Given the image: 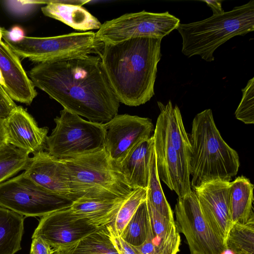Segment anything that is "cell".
Here are the masks:
<instances>
[{"label": "cell", "mask_w": 254, "mask_h": 254, "mask_svg": "<svg viewBox=\"0 0 254 254\" xmlns=\"http://www.w3.org/2000/svg\"><path fill=\"white\" fill-rule=\"evenodd\" d=\"M28 76L64 109L89 121L103 124L118 115L120 102L98 56L39 63Z\"/></svg>", "instance_id": "cell-1"}, {"label": "cell", "mask_w": 254, "mask_h": 254, "mask_svg": "<svg viewBox=\"0 0 254 254\" xmlns=\"http://www.w3.org/2000/svg\"><path fill=\"white\" fill-rule=\"evenodd\" d=\"M161 41L138 37L115 44H105L99 57L120 103L136 107L153 96Z\"/></svg>", "instance_id": "cell-2"}, {"label": "cell", "mask_w": 254, "mask_h": 254, "mask_svg": "<svg viewBox=\"0 0 254 254\" xmlns=\"http://www.w3.org/2000/svg\"><path fill=\"white\" fill-rule=\"evenodd\" d=\"M189 139L191 189L215 180L230 182L237 175L240 167L238 154L223 139L211 109L194 117Z\"/></svg>", "instance_id": "cell-3"}, {"label": "cell", "mask_w": 254, "mask_h": 254, "mask_svg": "<svg viewBox=\"0 0 254 254\" xmlns=\"http://www.w3.org/2000/svg\"><path fill=\"white\" fill-rule=\"evenodd\" d=\"M61 160L76 200L125 199L134 190L104 148Z\"/></svg>", "instance_id": "cell-4"}, {"label": "cell", "mask_w": 254, "mask_h": 254, "mask_svg": "<svg viewBox=\"0 0 254 254\" xmlns=\"http://www.w3.org/2000/svg\"><path fill=\"white\" fill-rule=\"evenodd\" d=\"M177 30L182 39L184 55L199 56L206 62H212L214 52L221 45L254 30V0L200 21L180 23Z\"/></svg>", "instance_id": "cell-5"}, {"label": "cell", "mask_w": 254, "mask_h": 254, "mask_svg": "<svg viewBox=\"0 0 254 254\" xmlns=\"http://www.w3.org/2000/svg\"><path fill=\"white\" fill-rule=\"evenodd\" d=\"M3 40L19 58L37 64L89 55L100 56L105 46L92 31L48 37L25 36L16 43Z\"/></svg>", "instance_id": "cell-6"}, {"label": "cell", "mask_w": 254, "mask_h": 254, "mask_svg": "<svg viewBox=\"0 0 254 254\" xmlns=\"http://www.w3.org/2000/svg\"><path fill=\"white\" fill-rule=\"evenodd\" d=\"M54 119L55 127L47 136L46 148L49 154L63 159L104 148L102 124L86 121L63 109Z\"/></svg>", "instance_id": "cell-7"}, {"label": "cell", "mask_w": 254, "mask_h": 254, "mask_svg": "<svg viewBox=\"0 0 254 254\" xmlns=\"http://www.w3.org/2000/svg\"><path fill=\"white\" fill-rule=\"evenodd\" d=\"M73 202L45 190L23 172L0 184V206L23 216L42 217L68 208Z\"/></svg>", "instance_id": "cell-8"}, {"label": "cell", "mask_w": 254, "mask_h": 254, "mask_svg": "<svg viewBox=\"0 0 254 254\" xmlns=\"http://www.w3.org/2000/svg\"><path fill=\"white\" fill-rule=\"evenodd\" d=\"M180 24V19L168 11L156 13L143 10L126 13L105 21L96 35L107 44H115L138 37L162 39L177 29Z\"/></svg>", "instance_id": "cell-9"}, {"label": "cell", "mask_w": 254, "mask_h": 254, "mask_svg": "<svg viewBox=\"0 0 254 254\" xmlns=\"http://www.w3.org/2000/svg\"><path fill=\"white\" fill-rule=\"evenodd\" d=\"M178 233L186 237L190 254H223L224 242L213 232L205 220L194 192L178 197L174 210Z\"/></svg>", "instance_id": "cell-10"}, {"label": "cell", "mask_w": 254, "mask_h": 254, "mask_svg": "<svg viewBox=\"0 0 254 254\" xmlns=\"http://www.w3.org/2000/svg\"><path fill=\"white\" fill-rule=\"evenodd\" d=\"M103 127L104 149L115 165L121 162L139 142L150 137L154 130L150 119L128 114H118L103 124Z\"/></svg>", "instance_id": "cell-11"}, {"label": "cell", "mask_w": 254, "mask_h": 254, "mask_svg": "<svg viewBox=\"0 0 254 254\" xmlns=\"http://www.w3.org/2000/svg\"><path fill=\"white\" fill-rule=\"evenodd\" d=\"M101 226L69 207L41 217L32 238L40 237L56 249L75 243Z\"/></svg>", "instance_id": "cell-12"}, {"label": "cell", "mask_w": 254, "mask_h": 254, "mask_svg": "<svg viewBox=\"0 0 254 254\" xmlns=\"http://www.w3.org/2000/svg\"><path fill=\"white\" fill-rule=\"evenodd\" d=\"M152 136L160 180L174 191L178 197L190 193L192 191L190 175L185 170L159 117Z\"/></svg>", "instance_id": "cell-13"}, {"label": "cell", "mask_w": 254, "mask_h": 254, "mask_svg": "<svg viewBox=\"0 0 254 254\" xmlns=\"http://www.w3.org/2000/svg\"><path fill=\"white\" fill-rule=\"evenodd\" d=\"M230 182L215 180L191 189L205 220L224 244L232 224L229 208Z\"/></svg>", "instance_id": "cell-14"}, {"label": "cell", "mask_w": 254, "mask_h": 254, "mask_svg": "<svg viewBox=\"0 0 254 254\" xmlns=\"http://www.w3.org/2000/svg\"><path fill=\"white\" fill-rule=\"evenodd\" d=\"M24 175L38 186L52 193L76 200L72 195L67 174L60 159L48 152L40 151L33 154L23 172Z\"/></svg>", "instance_id": "cell-15"}, {"label": "cell", "mask_w": 254, "mask_h": 254, "mask_svg": "<svg viewBox=\"0 0 254 254\" xmlns=\"http://www.w3.org/2000/svg\"><path fill=\"white\" fill-rule=\"evenodd\" d=\"M7 143L28 154L44 150L49 128L40 127L22 106H16L4 119Z\"/></svg>", "instance_id": "cell-16"}, {"label": "cell", "mask_w": 254, "mask_h": 254, "mask_svg": "<svg viewBox=\"0 0 254 254\" xmlns=\"http://www.w3.org/2000/svg\"><path fill=\"white\" fill-rule=\"evenodd\" d=\"M0 69L5 91L13 100L30 105L36 97L35 86L23 68L19 57L4 41L0 43Z\"/></svg>", "instance_id": "cell-17"}, {"label": "cell", "mask_w": 254, "mask_h": 254, "mask_svg": "<svg viewBox=\"0 0 254 254\" xmlns=\"http://www.w3.org/2000/svg\"><path fill=\"white\" fill-rule=\"evenodd\" d=\"M153 147L154 140L151 136L139 142L121 162L115 165L133 189L147 188Z\"/></svg>", "instance_id": "cell-18"}, {"label": "cell", "mask_w": 254, "mask_h": 254, "mask_svg": "<svg viewBox=\"0 0 254 254\" xmlns=\"http://www.w3.org/2000/svg\"><path fill=\"white\" fill-rule=\"evenodd\" d=\"M161 119L173 146L177 151L185 170L190 174L189 162L191 147L189 136L184 127L178 106H173L171 100L164 105L157 102Z\"/></svg>", "instance_id": "cell-19"}, {"label": "cell", "mask_w": 254, "mask_h": 254, "mask_svg": "<svg viewBox=\"0 0 254 254\" xmlns=\"http://www.w3.org/2000/svg\"><path fill=\"white\" fill-rule=\"evenodd\" d=\"M46 5L41 8L46 16L55 19L80 31L99 30L101 23L94 16L83 7L65 4L63 0H42Z\"/></svg>", "instance_id": "cell-20"}, {"label": "cell", "mask_w": 254, "mask_h": 254, "mask_svg": "<svg viewBox=\"0 0 254 254\" xmlns=\"http://www.w3.org/2000/svg\"><path fill=\"white\" fill-rule=\"evenodd\" d=\"M148 213L149 234L158 254H177L181 238L175 221L160 215L146 199Z\"/></svg>", "instance_id": "cell-21"}, {"label": "cell", "mask_w": 254, "mask_h": 254, "mask_svg": "<svg viewBox=\"0 0 254 254\" xmlns=\"http://www.w3.org/2000/svg\"><path fill=\"white\" fill-rule=\"evenodd\" d=\"M54 250V254H119L110 223L70 245Z\"/></svg>", "instance_id": "cell-22"}, {"label": "cell", "mask_w": 254, "mask_h": 254, "mask_svg": "<svg viewBox=\"0 0 254 254\" xmlns=\"http://www.w3.org/2000/svg\"><path fill=\"white\" fill-rule=\"evenodd\" d=\"M254 185L244 176L230 182L229 208L232 223H246L253 216Z\"/></svg>", "instance_id": "cell-23"}, {"label": "cell", "mask_w": 254, "mask_h": 254, "mask_svg": "<svg viewBox=\"0 0 254 254\" xmlns=\"http://www.w3.org/2000/svg\"><path fill=\"white\" fill-rule=\"evenodd\" d=\"M24 217L0 206V254H15L21 249Z\"/></svg>", "instance_id": "cell-24"}, {"label": "cell", "mask_w": 254, "mask_h": 254, "mask_svg": "<svg viewBox=\"0 0 254 254\" xmlns=\"http://www.w3.org/2000/svg\"><path fill=\"white\" fill-rule=\"evenodd\" d=\"M127 199L115 200L78 199L69 207L74 213L86 217L96 224L103 226L110 223Z\"/></svg>", "instance_id": "cell-25"}, {"label": "cell", "mask_w": 254, "mask_h": 254, "mask_svg": "<svg viewBox=\"0 0 254 254\" xmlns=\"http://www.w3.org/2000/svg\"><path fill=\"white\" fill-rule=\"evenodd\" d=\"M225 245L234 254H254V216L246 223H232Z\"/></svg>", "instance_id": "cell-26"}, {"label": "cell", "mask_w": 254, "mask_h": 254, "mask_svg": "<svg viewBox=\"0 0 254 254\" xmlns=\"http://www.w3.org/2000/svg\"><path fill=\"white\" fill-rule=\"evenodd\" d=\"M146 199L161 215L167 219L175 221L173 212L164 195L158 176L154 146L150 158Z\"/></svg>", "instance_id": "cell-27"}, {"label": "cell", "mask_w": 254, "mask_h": 254, "mask_svg": "<svg viewBox=\"0 0 254 254\" xmlns=\"http://www.w3.org/2000/svg\"><path fill=\"white\" fill-rule=\"evenodd\" d=\"M149 222L146 199L137 208L123 230L120 237L128 244L137 247L146 240Z\"/></svg>", "instance_id": "cell-28"}, {"label": "cell", "mask_w": 254, "mask_h": 254, "mask_svg": "<svg viewBox=\"0 0 254 254\" xmlns=\"http://www.w3.org/2000/svg\"><path fill=\"white\" fill-rule=\"evenodd\" d=\"M29 154L8 143L0 148V184L24 170Z\"/></svg>", "instance_id": "cell-29"}, {"label": "cell", "mask_w": 254, "mask_h": 254, "mask_svg": "<svg viewBox=\"0 0 254 254\" xmlns=\"http://www.w3.org/2000/svg\"><path fill=\"white\" fill-rule=\"evenodd\" d=\"M147 198V189L137 188L133 190L110 223L114 232L120 236L126 226L140 204Z\"/></svg>", "instance_id": "cell-30"}, {"label": "cell", "mask_w": 254, "mask_h": 254, "mask_svg": "<svg viewBox=\"0 0 254 254\" xmlns=\"http://www.w3.org/2000/svg\"><path fill=\"white\" fill-rule=\"evenodd\" d=\"M242 98L235 112L237 119L245 124L254 123V77L242 89Z\"/></svg>", "instance_id": "cell-31"}, {"label": "cell", "mask_w": 254, "mask_h": 254, "mask_svg": "<svg viewBox=\"0 0 254 254\" xmlns=\"http://www.w3.org/2000/svg\"><path fill=\"white\" fill-rule=\"evenodd\" d=\"M3 3L10 12L20 16L31 12L38 5L36 0H6Z\"/></svg>", "instance_id": "cell-32"}, {"label": "cell", "mask_w": 254, "mask_h": 254, "mask_svg": "<svg viewBox=\"0 0 254 254\" xmlns=\"http://www.w3.org/2000/svg\"><path fill=\"white\" fill-rule=\"evenodd\" d=\"M54 249L42 238H32L30 254H54Z\"/></svg>", "instance_id": "cell-33"}, {"label": "cell", "mask_w": 254, "mask_h": 254, "mask_svg": "<svg viewBox=\"0 0 254 254\" xmlns=\"http://www.w3.org/2000/svg\"><path fill=\"white\" fill-rule=\"evenodd\" d=\"M16 106L14 101L0 85V117L3 119L7 117Z\"/></svg>", "instance_id": "cell-34"}, {"label": "cell", "mask_w": 254, "mask_h": 254, "mask_svg": "<svg viewBox=\"0 0 254 254\" xmlns=\"http://www.w3.org/2000/svg\"><path fill=\"white\" fill-rule=\"evenodd\" d=\"M2 39L11 42H19L25 37V31L20 26L15 25L7 30L4 28H1Z\"/></svg>", "instance_id": "cell-35"}, {"label": "cell", "mask_w": 254, "mask_h": 254, "mask_svg": "<svg viewBox=\"0 0 254 254\" xmlns=\"http://www.w3.org/2000/svg\"><path fill=\"white\" fill-rule=\"evenodd\" d=\"M111 231L113 241L119 254H136L131 245L126 243L114 232L111 226Z\"/></svg>", "instance_id": "cell-36"}, {"label": "cell", "mask_w": 254, "mask_h": 254, "mask_svg": "<svg viewBox=\"0 0 254 254\" xmlns=\"http://www.w3.org/2000/svg\"><path fill=\"white\" fill-rule=\"evenodd\" d=\"M132 247L136 254H158L149 234V231L147 238L142 244L137 247Z\"/></svg>", "instance_id": "cell-37"}, {"label": "cell", "mask_w": 254, "mask_h": 254, "mask_svg": "<svg viewBox=\"0 0 254 254\" xmlns=\"http://www.w3.org/2000/svg\"><path fill=\"white\" fill-rule=\"evenodd\" d=\"M201 1L205 2L212 10L213 15H219L225 11L222 7L221 0H203Z\"/></svg>", "instance_id": "cell-38"}, {"label": "cell", "mask_w": 254, "mask_h": 254, "mask_svg": "<svg viewBox=\"0 0 254 254\" xmlns=\"http://www.w3.org/2000/svg\"><path fill=\"white\" fill-rule=\"evenodd\" d=\"M7 143V135L4 125V119L0 117V148Z\"/></svg>", "instance_id": "cell-39"}, {"label": "cell", "mask_w": 254, "mask_h": 254, "mask_svg": "<svg viewBox=\"0 0 254 254\" xmlns=\"http://www.w3.org/2000/svg\"><path fill=\"white\" fill-rule=\"evenodd\" d=\"M0 85L1 86V87L3 88V89H5V85L4 81L2 76V72L0 69Z\"/></svg>", "instance_id": "cell-40"}, {"label": "cell", "mask_w": 254, "mask_h": 254, "mask_svg": "<svg viewBox=\"0 0 254 254\" xmlns=\"http://www.w3.org/2000/svg\"><path fill=\"white\" fill-rule=\"evenodd\" d=\"M2 33H1V28L0 27V43L1 42V41H2Z\"/></svg>", "instance_id": "cell-41"}]
</instances>
